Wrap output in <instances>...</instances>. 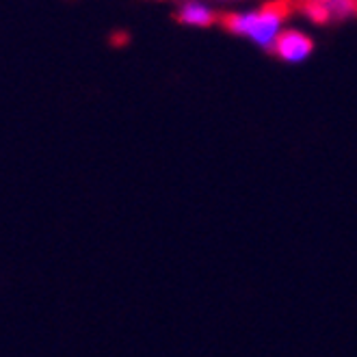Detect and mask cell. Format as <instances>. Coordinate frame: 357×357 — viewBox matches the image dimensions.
<instances>
[{"instance_id":"4","label":"cell","mask_w":357,"mask_h":357,"mask_svg":"<svg viewBox=\"0 0 357 357\" xmlns=\"http://www.w3.org/2000/svg\"><path fill=\"white\" fill-rule=\"evenodd\" d=\"M178 22L184 26H191V29H208L219 22V13L215 11V7L206 3V0H184L180 5L178 13Z\"/></svg>"},{"instance_id":"1","label":"cell","mask_w":357,"mask_h":357,"mask_svg":"<svg viewBox=\"0 0 357 357\" xmlns=\"http://www.w3.org/2000/svg\"><path fill=\"white\" fill-rule=\"evenodd\" d=\"M292 7H295V3H290V0H275V3H266L254 9L225 13L221 22L232 35L247 39L249 44H254L262 50L273 52L275 41L286 31L284 24Z\"/></svg>"},{"instance_id":"2","label":"cell","mask_w":357,"mask_h":357,"mask_svg":"<svg viewBox=\"0 0 357 357\" xmlns=\"http://www.w3.org/2000/svg\"><path fill=\"white\" fill-rule=\"evenodd\" d=\"M295 9L310 24L325 26L357 17V0H295Z\"/></svg>"},{"instance_id":"6","label":"cell","mask_w":357,"mask_h":357,"mask_svg":"<svg viewBox=\"0 0 357 357\" xmlns=\"http://www.w3.org/2000/svg\"><path fill=\"white\" fill-rule=\"evenodd\" d=\"M182 3H184V0H182Z\"/></svg>"},{"instance_id":"3","label":"cell","mask_w":357,"mask_h":357,"mask_svg":"<svg viewBox=\"0 0 357 357\" xmlns=\"http://www.w3.org/2000/svg\"><path fill=\"white\" fill-rule=\"evenodd\" d=\"M312 52H314V41L310 39V35H305L299 29H286L275 41V48H273V54L282 59L284 63H290V66L307 61Z\"/></svg>"},{"instance_id":"5","label":"cell","mask_w":357,"mask_h":357,"mask_svg":"<svg viewBox=\"0 0 357 357\" xmlns=\"http://www.w3.org/2000/svg\"><path fill=\"white\" fill-rule=\"evenodd\" d=\"M217 5H236V3H243V0H213Z\"/></svg>"}]
</instances>
